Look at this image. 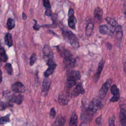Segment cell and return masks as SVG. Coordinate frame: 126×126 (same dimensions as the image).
<instances>
[{
    "label": "cell",
    "mask_w": 126,
    "mask_h": 126,
    "mask_svg": "<svg viewBox=\"0 0 126 126\" xmlns=\"http://www.w3.org/2000/svg\"><path fill=\"white\" fill-rule=\"evenodd\" d=\"M62 33L64 39L73 48H76L79 46V41L77 37L71 31L62 28Z\"/></svg>",
    "instance_id": "1"
},
{
    "label": "cell",
    "mask_w": 126,
    "mask_h": 126,
    "mask_svg": "<svg viewBox=\"0 0 126 126\" xmlns=\"http://www.w3.org/2000/svg\"><path fill=\"white\" fill-rule=\"evenodd\" d=\"M63 63L67 66L73 67L75 64V59L72 53L68 50H65L64 52Z\"/></svg>",
    "instance_id": "2"
},
{
    "label": "cell",
    "mask_w": 126,
    "mask_h": 126,
    "mask_svg": "<svg viewBox=\"0 0 126 126\" xmlns=\"http://www.w3.org/2000/svg\"><path fill=\"white\" fill-rule=\"evenodd\" d=\"M71 95V94H70L68 91H63L58 96V100L60 104L62 105L67 104Z\"/></svg>",
    "instance_id": "3"
},
{
    "label": "cell",
    "mask_w": 126,
    "mask_h": 126,
    "mask_svg": "<svg viewBox=\"0 0 126 126\" xmlns=\"http://www.w3.org/2000/svg\"><path fill=\"white\" fill-rule=\"evenodd\" d=\"M101 107L102 103L101 101L98 99L94 98L90 102L88 109L93 112L95 113L96 111L100 109Z\"/></svg>",
    "instance_id": "4"
},
{
    "label": "cell",
    "mask_w": 126,
    "mask_h": 126,
    "mask_svg": "<svg viewBox=\"0 0 126 126\" xmlns=\"http://www.w3.org/2000/svg\"><path fill=\"white\" fill-rule=\"evenodd\" d=\"M43 58L46 62L54 60V54L50 46L48 45H44L42 49Z\"/></svg>",
    "instance_id": "5"
},
{
    "label": "cell",
    "mask_w": 126,
    "mask_h": 126,
    "mask_svg": "<svg viewBox=\"0 0 126 126\" xmlns=\"http://www.w3.org/2000/svg\"><path fill=\"white\" fill-rule=\"evenodd\" d=\"M67 81H70L75 82L79 80L81 78V75L80 72L77 70H70L66 72Z\"/></svg>",
    "instance_id": "6"
},
{
    "label": "cell",
    "mask_w": 126,
    "mask_h": 126,
    "mask_svg": "<svg viewBox=\"0 0 126 126\" xmlns=\"http://www.w3.org/2000/svg\"><path fill=\"white\" fill-rule=\"evenodd\" d=\"M74 12L73 9H69L68 13V26L74 29L75 28V25L77 22V20L74 15Z\"/></svg>",
    "instance_id": "7"
},
{
    "label": "cell",
    "mask_w": 126,
    "mask_h": 126,
    "mask_svg": "<svg viewBox=\"0 0 126 126\" xmlns=\"http://www.w3.org/2000/svg\"><path fill=\"white\" fill-rule=\"evenodd\" d=\"M112 83V81L111 79L107 80L105 83L102 86L101 88L99 91V96L101 99H103L108 91V90L110 86Z\"/></svg>",
    "instance_id": "8"
},
{
    "label": "cell",
    "mask_w": 126,
    "mask_h": 126,
    "mask_svg": "<svg viewBox=\"0 0 126 126\" xmlns=\"http://www.w3.org/2000/svg\"><path fill=\"white\" fill-rule=\"evenodd\" d=\"M111 93L113 94V96L110 99V101L111 102H116L117 101L120 97V92L117 86L114 84L110 88Z\"/></svg>",
    "instance_id": "9"
},
{
    "label": "cell",
    "mask_w": 126,
    "mask_h": 126,
    "mask_svg": "<svg viewBox=\"0 0 126 126\" xmlns=\"http://www.w3.org/2000/svg\"><path fill=\"white\" fill-rule=\"evenodd\" d=\"M12 91L17 93H22L25 91V86L20 82H17L13 84L11 86Z\"/></svg>",
    "instance_id": "10"
},
{
    "label": "cell",
    "mask_w": 126,
    "mask_h": 126,
    "mask_svg": "<svg viewBox=\"0 0 126 126\" xmlns=\"http://www.w3.org/2000/svg\"><path fill=\"white\" fill-rule=\"evenodd\" d=\"M51 85V80L48 78H45L43 81L41 93L43 96H45L49 91Z\"/></svg>",
    "instance_id": "11"
},
{
    "label": "cell",
    "mask_w": 126,
    "mask_h": 126,
    "mask_svg": "<svg viewBox=\"0 0 126 126\" xmlns=\"http://www.w3.org/2000/svg\"><path fill=\"white\" fill-rule=\"evenodd\" d=\"M94 113L89 110L88 108L83 110L81 113V119L82 120L85 121H90L94 115Z\"/></svg>",
    "instance_id": "12"
},
{
    "label": "cell",
    "mask_w": 126,
    "mask_h": 126,
    "mask_svg": "<svg viewBox=\"0 0 126 126\" xmlns=\"http://www.w3.org/2000/svg\"><path fill=\"white\" fill-rule=\"evenodd\" d=\"M85 90L83 87L82 83H79L77 84L74 89L73 90L71 95L73 96H77L80 94H83L85 93Z\"/></svg>",
    "instance_id": "13"
},
{
    "label": "cell",
    "mask_w": 126,
    "mask_h": 126,
    "mask_svg": "<svg viewBox=\"0 0 126 126\" xmlns=\"http://www.w3.org/2000/svg\"><path fill=\"white\" fill-rule=\"evenodd\" d=\"M99 31L100 33L102 34L112 35L113 34V31L106 25H101L99 26Z\"/></svg>",
    "instance_id": "14"
},
{
    "label": "cell",
    "mask_w": 126,
    "mask_h": 126,
    "mask_svg": "<svg viewBox=\"0 0 126 126\" xmlns=\"http://www.w3.org/2000/svg\"><path fill=\"white\" fill-rule=\"evenodd\" d=\"M23 96L21 94L11 95L8 98V100L10 102L15 103L17 104H21L23 101Z\"/></svg>",
    "instance_id": "15"
},
{
    "label": "cell",
    "mask_w": 126,
    "mask_h": 126,
    "mask_svg": "<svg viewBox=\"0 0 126 126\" xmlns=\"http://www.w3.org/2000/svg\"><path fill=\"white\" fill-rule=\"evenodd\" d=\"M104 64V61L103 60H101V61L98 63V67H97V68L96 70V72L95 73L94 76V79L95 82H96L99 78L101 71L102 70V69L103 68Z\"/></svg>",
    "instance_id": "16"
},
{
    "label": "cell",
    "mask_w": 126,
    "mask_h": 126,
    "mask_svg": "<svg viewBox=\"0 0 126 126\" xmlns=\"http://www.w3.org/2000/svg\"><path fill=\"white\" fill-rule=\"evenodd\" d=\"M65 122V118L63 116H59L56 119L52 126H63Z\"/></svg>",
    "instance_id": "17"
},
{
    "label": "cell",
    "mask_w": 126,
    "mask_h": 126,
    "mask_svg": "<svg viewBox=\"0 0 126 126\" xmlns=\"http://www.w3.org/2000/svg\"><path fill=\"white\" fill-rule=\"evenodd\" d=\"M102 14H103L102 11L99 7H96L94 9V15L95 19L100 20L102 19Z\"/></svg>",
    "instance_id": "18"
},
{
    "label": "cell",
    "mask_w": 126,
    "mask_h": 126,
    "mask_svg": "<svg viewBox=\"0 0 126 126\" xmlns=\"http://www.w3.org/2000/svg\"><path fill=\"white\" fill-rule=\"evenodd\" d=\"M77 116L76 113L74 112L71 115L69 121V126H77Z\"/></svg>",
    "instance_id": "19"
},
{
    "label": "cell",
    "mask_w": 126,
    "mask_h": 126,
    "mask_svg": "<svg viewBox=\"0 0 126 126\" xmlns=\"http://www.w3.org/2000/svg\"><path fill=\"white\" fill-rule=\"evenodd\" d=\"M4 42H5V43L9 47L13 45L12 36L10 33H7L5 35Z\"/></svg>",
    "instance_id": "20"
},
{
    "label": "cell",
    "mask_w": 126,
    "mask_h": 126,
    "mask_svg": "<svg viewBox=\"0 0 126 126\" xmlns=\"http://www.w3.org/2000/svg\"><path fill=\"white\" fill-rule=\"evenodd\" d=\"M56 66H57V65L49 66L47 69V70L44 73V76L45 77V78H48L50 75H51L53 73V72H54V70L56 68Z\"/></svg>",
    "instance_id": "21"
},
{
    "label": "cell",
    "mask_w": 126,
    "mask_h": 126,
    "mask_svg": "<svg viewBox=\"0 0 126 126\" xmlns=\"http://www.w3.org/2000/svg\"><path fill=\"white\" fill-rule=\"evenodd\" d=\"M94 29V24L93 23H89L86 26L85 29V33L88 36H90L92 33Z\"/></svg>",
    "instance_id": "22"
},
{
    "label": "cell",
    "mask_w": 126,
    "mask_h": 126,
    "mask_svg": "<svg viewBox=\"0 0 126 126\" xmlns=\"http://www.w3.org/2000/svg\"><path fill=\"white\" fill-rule=\"evenodd\" d=\"M116 31V37L117 40H121L122 36H123V30L121 26L118 25L117 27L115 29Z\"/></svg>",
    "instance_id": "23"
},
{
    "label": "cell",
    "mask_w": 126,
    "mask_h": 126,
    "mask_svg": "<svg viewBox=\"0 0 126 126\" xmlns=\"http://www.w3.org/2000/svg\"><path fill=\"white\" fill-rule=\"evenodd\" d=\"M0 59L1 62H6L8 59L7 56L5 52L4 49L1 47L0 49Z\"/></svg>",
    "instance_id": "24"
},
{
    "label": "cell",
    "mask_w": 126,
    "mask_h": 126,
    "mask_svg": "<svg viewBox=\"0 0 126 126\" xmlns=\"http://www.w3.org/2000/svg\"><path fill=\"white\" fill-rule=\"evenodd\" d=\"M105 20L108 23V24H109L110 25H111L114 28L116 29L117 27V26H118L117 22L113 18L107 17L105 18Z\"/></svg>",
    "instance_id": "25"
},
{
    "label": "cell",
    "mask_w": 126,
    "mask_h": 126,
    "mask_svg": "<svg viewBox=\"0 0 126 126\" xmlns=\"http://www.w3.org/2000/svg\"><path fill=\"white\" fill-rule=\"evenodd\" d=\"M119 118L121 123V126H126V117L124 113L121 110L119 114Z\"/></svg>",
    "instance_id": "26"
},
{
    "label": "cell",
    "mask_w": 126,
    "mask_h": 126,
    "mask_svg": "<svg viewBox=\"0 0 126 126\" xmlns=\"http://www.w3.org/2000/svg\"><path fill=\"white\" fill-rule=\"evenodd\" d=\"M15 21L12 18H8L7 21V26L9 30H12L15 27Z\"/></svg>",
    "instance_id": "27"
},
{
    "label": "cell",
    "mask_w": 126,
    "mask_h": 126,
    "mask_svg": "<svg viewBox=\"0 0 126 126\" xmlns=\"http://www.w3.org/2000/svg\"><path fill=\"white\" fill-rule=\"evenodd\" d=\"M4 68L5 70H6V72L9 74V75H12L13 73V68L12 67V65L10 63H6L4 66Z\"/></svg>",
    "instance_id": "28"
},
{
    "label": "cell",
    "mask_w": 126,
    "mask_h": 126,
    "mask_svg": "<svg viewBox=\"0 0 126 126\" xmlns=\"http://www.w3.org/2000/svg\"><path fill=\"white\" fill-rule=\"evenodd\" d=\"M9 118H10V114H7L4 117H1L0 119V124L3 125L9 122L10 120Z\"/></svg>",
    "instance_id": "29"
},
{
    "label": "cell",
    "mask_w": 126,
    "mask_h": 126,
    "mask_svg": "<svg viewBox=\"0 0 126 126\" xmlns=\"http://www.w3.org/2000/svg\"><path fill=\"white\" fill-rule=\"evenodd\" d=\"M36 59H37L36 55L35 54L33 53L30 59V65L31 66L36 61Z\"/></svg>",
    "instance_id": "30"
},
{
    "label": "cell",
    "mask_w": 126,
    "mask_h": 126,
    "mask_svg": "<svg viewBox=\"0 0 126 126\" xmlns=\"http://www.w3.org/2000/svg\"><path fill=\"white\" fill-rule=\"evenodd\" d=\"M43 3L44 6L46 9H51V5L50 3V1L48 0H43Z\"/></svg>",
    "instance_id": "31"
},
{
    "label": "cell",
    "mask_w": 126,
    "mask_h": 126,
    "mask_svg": "<svg viewBox=\"0 0 126 126\" xmlns=\"http://www.w3.org/2000/svg\"><path fill=\"white\" fill-rule=\"evenodd\" d=\"M115 117L114 116H112L110 117L108 121V124H109V126H115Z\"/></svg>",
    "instance_id": "32"
},
{
    "label": "cell",
    "mask_w": 126,
    "mask_h": 126,
    "mask_svg": "<svg viewBox=\"0 0 126 126\" xmlns=\"http://www.w3.org/2000/svg\"><path fill=\"white\" fill-rule=\"evenodd\" d=\"M9 106H11V104H10L9 103V102H8V103H5V102H2V101L1 102L0 108H1V110L4 109L6 107Z\"/></svg>",
    "instance_id": "33"
},
{
    "label": "cell",
    "mask_w": 126,
    "mask_h": 126,
    "mask_svg": "<svg viewBox=\"0 0 126 126\" xmlns=\"http://www.w3.org/2000/svg\"><path fill=\"white\" fill-rule=\"evenodd\" d=\"M50 115L52 118H54L56 115V111L54 108H52L50 110Z\"/></svg>",
    "instance_id": "34"
},
{
    "label": "cell",
    "mask_w": 126,
    "mask_h": 126,
    "mask_svg": "<svg viewBox=\"0 0 126 126\" xmlns=\"http://www.w3.org/2000/svg\"><path fill=\"white\" fill-rule=\"evenodd\" d=\"M33 21L35 22V24H34V25L33 26V29L35 30H38L40 29V26H39V25H38V24L37 23L36 20H34Z\"/></svg>",
    "instance_id": "35"
},
{
    "label": "cell",
    "mask_w": 126,
    "mask_h": 126,
    "mask_svg": "<svg viewBox=\"0 0 126 126\" xmlns=\"http://www.w3.org/2000/svg\"><path fill=\"white\" fill-rule=\"evenodd\" d=\"M45 14L47 16H52V12L51 9H46L45 10Z\"/></svg>",
    "instance_id": "36"
},
{
    "label": "cell",
    "mask_w": 126,
    "mask_h": 126,
    "mask_svg": "<svg viewBox=\"0 0 126 126\" xmlns=\"http://www.w3.org/2000/svg\"><path fill=\"white\" fill-rule=\"evenodd\" d=\"M101 116H100L99 117H97L96 119V120H95V122L97 124V125H99L101 123Z\"/></svg>",
    "instance_id": "37"
},
{
    "label": "cell",
    "mask_w": 126,
    "mask_h": 126,
    "mask_svg": "<svg viewBox=\"0 0 126 126\" xmlns=\"http://www.w3.org/2000/svg\"><path fill=\"white\" fill-rule=\"evenodd\" d=\"M123 10H124V13L126 16V2L125 3H124Z\"/></svg>",
    "instance_id": "38"
},
{
    "label": "cell",
    "mask_w": 126,
    "mask_h": 126,
    "mask_svg": "<svg viewBox=\"0 0 126 126\" xmlns=\"http://www.w3.org/2000/svg\"><path fill=\"white\" fill-rule=\"evenodd\" d=\"M22 18H23L24 20H26V19H27V16H26V14H25V13H24V12L22 13Z\"/></svg>",
    "instance_id": "39"
},
{
    "label": "cell",
    "mask_w": 126,
    "mask_h": 126,
    "mask_svg": "<svg viewBox=\"0 0 126 126\" xmlns=\"http://www.w3.org/2000/svg\"><path fill=\"white\" fill-rule=\"evenodd\" d=\"M80 126H87V125L86 123L83 122V123H82L80 124Z\"/></svg>",
    "instance_id": "40"
}]
</instances>
